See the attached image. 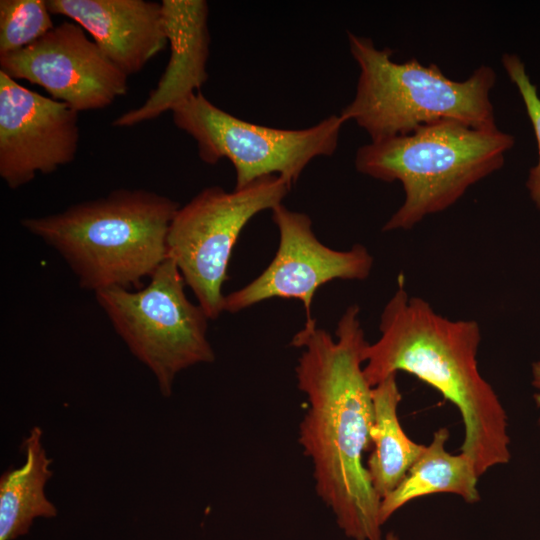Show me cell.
Here are the masks:
<instances>
[{
	"label": "cell",
	"mask_w": 540,
	"mask_h": 540,
	"mask_svg": "<svg viewBox=\"0 0 540 540\" xmlns=\"http://www.w3.org/2000/svg\"><path fill=\"white\" fill-rule=\"evenodd\" d=\"M331 334L306 320L291 345L302 350L295 368L308 410L299 425V443L313 463L317 495L353 540H382L381 499L363 464L371 449L372 386L364 371L368 346L353 304Z\"/></svg>",
	"instance_id": "6da1fadb"
},
{
	"label": "cell",
	"mask_w": 540,
	"mask_h": 540,
	"mask_svg": "<svg viewBox=\"0 0 540 540\" xmlns=\"http://www.w3.org/2000/svg\"><path fill=\"white\" fill-rule=\"evenodd\" d=\"M379 330V339L364 352L370 386L399 371L417 377L458 408L464 425L461 453L471 459L479 477L508 463L507 414L478 369L480 325L438 314L426 300L410 296L400 276Z\"/></svg>",
	"instance_id": "7a4b0ae2"
},
{
	"label": "cell",
	"mask_w": 540,
	"mask_h": 540,
	"mask_svg": "<svg viewBox=\"0 0 540 540\" xmlns=\"http://www.w3.org/2000/svg\"><path fill=\"white\" fill-rule=\"evenodd\" d=\"M179 207L153 191L121 188L20 224L64 259L80 287L96 293L138 288L152 276L168 258V230Z\"/></svg>",
	"instance_id": "3957f363"
},
{
	"label": "cell",
	"mask_w": 540,
	"mask_h": 540,
	"mask_svg": "<svg viewBox=\"0 0 540 540\" xmlns=\"http://www.w3.org/2000/svg\"><path fill=\"white\" fill-rule=\"evenodd\" d=\"M514 143L511 134L498 128L446 119L406 135L371 141L358 148L354 164L359 173L402 184L404 201L383 231L409 230L499 170Z\"/></svg>",
	"instance_id": "277c9868"
},
{
	"label": "cell",
	"mask_w": 540,
	"mask_h": 540,
	"mask_svg": "<svg viewBox=\"0 0 540 540\" xmlns=\"http://www.w3.org/2000/svg\"><path fill=\"white\" fill-rule=\"evenodd\" d=\"M350 53L360 73L355 96L342 110L371 141L406 135L420 126L456 120L475 128H497L490 92L496 73L482 65L463 81L448 78L436 64L416 58L403 63L379 49L371 38L347 33Z\"/></svg>",
	"instance_id": "5b68a950"
},
{
	"label": "cell",
	"mask_w": 540,
	"mask_h": 540,
	"mask_svg": "<svg viewBox=\"0 0 540 540\" xmlns=\"http://www.w3.org/2000/svg\"><path fill=\"white\" fill-rule=\"evenodd\" d=\"M136 291L109 288L95 293L97 303L130 352L154 375L170 397L183 370L215 360L207 337L208 316L185 294V280L167 258Z\"/></svg>",
	"instance_id": "8992f818"
},
{
	"label": "cell",
	"mask_w": 540,
	"mask_h": 540,
	"mask_svg": "<svg viewBox=\"0 0 540 540\" xmlns=\"http://www.w3.org/2000/svg\"><path fill=\"white\" fill-rule=\"evenodd\" d=\"M171 113L175 126L195 140L203 162L214 165L226 158L232 163L234 189L270 175L292 187L314 158L335 152L345 123L340 115H330L305 129L258 125L222 110L200 91Z\"/></svg>",
	"instance_id": "52a82bcc"
},
{
	"label": "cell",
	"mask_w": 540,
	"mask_h": 540,
	"mask_svg": "<svg viewBox=\"0 0 540 540\" xmlns=\"http://www.w3.org/2000/svg\"><path fill=\"white\" fill-rule=\"evenodd\" d=\"M290 189L277 175L231 192L211 186L176 211L168 230V257L209 320L224 312L222 287L240 233L255 215L281 204Z\"/></svg>",
	"instance_id": "ba28073f"
},
{
	"label": "cell",
	"mask_w": 540,
	"mask_h": 540,
	"mask_svg": "<svg viewBox=\"0 0 540 540\" xmlns=\"http://www.w3.org/2000/svg\"><path fill=\"white\" fill-rule=\"evenodd\" d=\"M279 231L276 254L265 270L242 288L225 295L224 312L237 313L271 298L302 302L306 320L313 297L321 286L335 280H364L373 267L368 249L355 244L349 250H335L315 236L310 217L292 211L282 203L272 210Z\"/></svg>",
	"instance_id": "9c48e42d"
},
{
	"label": "cell",
	"mask_w": 540,
	"mask_h": 540,
	"mask_svg": "<svg viewBox=\"0 0 540 540\" xmlns=\"http://www.w3.org/2000/svg\"><path fill=\"white\" fill-rule=\"evenodd\" d=\"M0 71L41 86L77 112L104 109L128 90V76L70 21L26 48L0 54Z\"/></svg>",
	"instance_id": "30bf717a"
},
{
	"label": "cell",
	"mask_w": 540,
	"mask_h": 540,
	"mask_svg": "<svg viewBox=\"0 0 540 540\" xmlns=\"http://www.w3.org/2000/svg\"><path fill=\"white\" fill-rule=\"evenodd\" d=\"M78 113L0 71V177L10 189L75 159Z\"/></svg>",
	"instance_id": "8fae6325"
},
{
	"label": "cell",
	"mask_w": 540,
	"mask_h": 540,
	"mask_svg": "<svg viewBox=\"0 0 540 540\" xmlns=\"http://www.w3.org/2000/svg\"><path fill=\"white\" fill-rule=\"evenodd\" d=\"M51 14L81 26L126 76L168 44L161 3L148 0H46Z\"/></svg>",
	"instance_id": "7c38bea8"
},
{
	"label": "cell",
	"mask_w": 540,
	"mask_h": 540,
	"mask_svg": "<svg viewBox=\"0 0 540 540\" xmlns=\"http://www.w3.org/2000/svg\"><path fill=\"white\" fill-rule=\"evenodd\" d=\"M162 14L170 57L156 87L145 102L118 116L112 125L132 127L172 111L199 92L208 79L210 35L204 0H163Z\"/></svg>",
	"instance_id": "4fadbf2b"
},
{
	"label": "cell",
	"mask_w": 540,
	"mask_h": 540,
	"mask_svg": "<svg viewBox=\"0 0 540 540\" xmlns=\"http://www.w3.org/2000/svg\"><path fill=\"white\" fill-rule=\"evenodd\" d=\"M42 436L39 426L31 428L20 446L25 456L23 465L0 477V540L28 534L36 518L57 516L56 506L45 493L53 471Z\"/></svg>",
	"instance_id": "5bb4252c"
},
{
	"label": "cell",
	"mask_w": 540,
	"mask_h": 540,
	"mask_svg": "<svg viewBox=\"0 0 540 540\" xmlns=\"http://www.w3.org/2000/svg\"><path fill=\"white\" fill-rule=\"evenodd\" d=\"M448 438L446 427L436 430L431 443L425 446L405 478L381 500L379 517L382 525L398 509L420 497L444 492L456 494L470 504L480 500L479 475L473 462L463 453L453 455L446 451Z\"/></svg>",
	"instance_id": "9a60e30c"
},
{
	"label": "cell",
	"mask_w": 540,
	"mask_h": 540,
	"mask_svg": "<svg viewBox=\"0 0 540 540\" xmlns=\"http://www.w3.org/2000/svg\"><path fill=\"white\" fill-rule=\"evenodd\" d=\"M401 399L396 374L372 388V452L366 468L381 500L401 483L425 449V445L411 440L400 424L398 406Z\"/></svg>",
	"instance_id": "2e32d148"
},
{
	"label": "cell",
	"mask_w": 540,
	"mask_h": 540,
	"mask_svg": "<svg viewBox=\"0 0 540 540\" xmlns=\"http://www.w3.org/2000/svg\"><path fill=\"white\" fill-rule=\"evenodd\" d=\"M54 27L46 0H1L0 54L26 48Z\"/></svg>",
	"instance_id": "e0dca14e"
},
{
	"label": "cell",
	"mask_w": 540,
	"mask_h": 540,
	"mask_svg": "<svg viewBox=\"0 0 540 540\" xmlns=\"http://www.w3.org/2000/svg\"><path fill=\"white\" fill-rule=\"evenodd\" d=\"M501 61L507 75L521 95L535 133L538 162L529 171L526 187L531 200L540 210V96L536 85L531 81L526 71L525 64L518 55L505 53Z\"/></svg>",
	"instance_id": "ac0fdd59"
},
{
	"label": "cell",
	"mask_w": 540,
	"mask_h": 540,
	"mask_svg": "<svg viewBox=\"0 0 540 540\" xmlns=\"http://www.w3.org/2000/svg\"><path fill=\"white\" fill-rule=\"evenodd\" d=\"M532 385L535 388L536 392L534 394V399L537 406L540 408V360L532 364ZM540 425V417H539Z\"/></svg>",
	"instance_id": "d6986e66"
},
{
	"label": "cell",
	"mask_w": 540,
	"mask_h": 540,
	"mask_svg": "<svg viewBox=\"0 0 540 540\" xmlns=\"http://www.w3.org/2000/svg\"><path fill=\"white\" fill-rule=\"evenodd\" d=\"M385 540H397V538L392 533H390L386 536Z\"/></svg>",
	"instance_id": "ffe728a7"
}]
</instances>
